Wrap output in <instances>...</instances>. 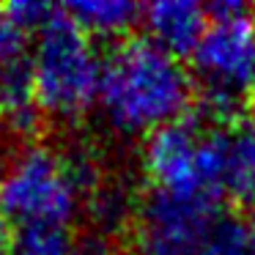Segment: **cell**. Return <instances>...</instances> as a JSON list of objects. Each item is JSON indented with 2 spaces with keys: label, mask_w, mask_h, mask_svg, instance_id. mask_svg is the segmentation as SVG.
Returning <instances> with one entry per match:
<instances>
[{
  "label": "cell",
  "mask_w": 255,
  "mask_h": 255,
  "mask_svg": "<svg viewBox=\"0 0 255 255\" xmlns=\"http://www.w3.org/2000/svg\"><path fill=\"white\" fill-rule=\"evenodd\" d=\"M195 94L192 72L181 58L143 36L118 41L105 58L96 105L116 134L148 137L189 118Z\"/></svg>",
  "instance_id": "1"
},
{
  "label": "cell",
  "mask_w": 255,
  "mask_h": 255,
  "mask_svg": "<svg viewBox=\"0 0 255 255\" xmlns=\"http://www.w3.org/2000/svg\"><path fill=\"white\" fill-rule=\"evenodd\" d=\"M211 22L192 52V80L211 124H236L255 94V11L244 3L209 6Z\"/></svg>",
  "instance_id": "2"
},
{
  "label": "cell",
  "mask_w": 255,
  "mask_h": 255,
  "mask_svg": "<svg viewBox=\"0 0 255 255\" xmlns=\"http://www.w3.org/2000/svg\"><path fill=\"white\" fill-rule=\"evenodd\" d=\"M28 66L39 107L52 121H83L99 99L105 58L99 55L94 39L85 36L63 8L36 33Z\"/></svg>",
  "instance_id": "3"
},
{
  "label": "cell",
  "mask_w": 255,
  "mask_h": 255,
  "mask_svg": "<svg viewBox=\"0 0 255 255\" xmlns=\"http://www.w3.org/2000/svg\"><path fill=\"white\" fill-rule=\"evenodd\" d=\"M85 189L69 154L50 143H28L8 159L0 211L19 228H72Z\"/></svg>",
  "instance_id": "4"
},
{
  "label": "cell",
  "mask_w": 255,
  "mask_h": 255,
  "mask_svg": "<svg viewBox=\"0 0 255 255\" xmlns=\"http://www.w3.org/2000/svg\"><path fill=\"white\" fill-rule=\"evenodd\" d=\"M220 220L214 198L151 189L137 206L134 247L137 255H200Z\"/></svg>",
  "instance_id": "5"
},
{
  "label": "cell",
  "mask_w": 255,
  "mask_h": 255,
  "mask_svg": "<svg viewBox=\"0 0 255 255\" xmlns=\"http://www.w3.org/2000/svg\"><path fill=\"white\" fill-rule=\"evenodd\" d=\"M140 165L151 181V189L176 195H206L220 200L209 184L206 127L189 118L148 134L140 151Z\"/></svg>",
  "instance_id": "6"
},
{
  "label": "cell",
  "mask_w": 255,
  "mask_h": 255,
  "mask_svg": "<svg viewBox=\"0 0 255 255\" xmlns=\"http://www.w3.org/2000/svg\"><path fill=\"white\" fill-rule=\"evenodd\" d=\"M206 167L220 200H255V129L239 121L206 127Z\"/></svg>",
  "instance_id": "7"
},
{
  "label": "cell",
  "mask_w": 255,
  "mask_h": 255,
  "mask_svg": "<svg viewBox=\"0 0 255 255\" xmlns=\"http://www.w3.org/2000/svg\"><path fill=\"white\" fill-rule=\"evenodd\" d=\"M140 22L145 28V39L156 47L176 58H192L203 33L209 30L211 14L209 6L195 0H156L143 6Z\"/></svg>",
  "instance_id": "8"
},
{
  "label": "cell",
  "mask_w": 255,
  "mask_h": 255,
  "mask_svg": "<svg viewBox=\"0 0 255 255\" xmlns=\"http://www.w3.org/2000/svg\"><path fill=\"white\" fill-rule=\"evenodd\" d=\"M137 206L140 200L134 198L129 181H124L118 176H107L105 181L96 184L85 195L83 211L88 217L91 228H94V236L107 242L110 236H118V233L129 231L134 225Z\"/></svg>",
  "instance_id": "9"
},
{
  "label": "cell",
  "mask_w": 255,
  "mask_h": 255,
  "mask_svg": "<svg viewBox=\"0 0 255 255\" xmlns=\"http://www.w3.org/2000/svg\"><path fill=\"white\" fill-rule=\"evenodd\" d=\"M63 11L85 36L107 41H124L143 17V8L132 0H77Z\"/></svg>",
  "instance_id": "10"
},
{
  "label": "cell",
  "mask_w": 255,
  "mask_h": 255,
  "mask_svg": "<svg viewBox=\"0 0 255 255\" xmlns=\"http://www.w3.org/2000/svg\"><path fill=\"white\" fill-rule=\"evenodd\" d=\"M0 96H3V127L17 137L36 134L44 113L36 99L28 61H17L0 72Z\"/></svg>",
  "instance_id": "11"
},
{
  "label": "cell",
  "mask_w": 255,
  "mask_h": 255,
  "mask_svg": "<svg viewBox=\"0 0 255 255\" xmlns=\"http://www.w3.org/2000/svg\"><path fill=\"white\" fill-rule=\"evenodd\" d=\"M11 255H107V242L94 233L80 236L72 228H19Z\"/></svg>",
  "instance_id": "12"
},
{
  "label": "cell",
  "mask_w": 255,
  "mask_h": 255,
  "mask_svg": "<svg viewBox=\"0 0 255 255\" xmlns=\"http://www.w3.org/2000/svg\"><path fill=\"white\" fill-rule=\"evenodd\" d=\"M200 255H255V233L250 222L222 217Z\"/></svg>",
  "instance_id": "13"
},
{
  "label": "cell",
  "mask_w": 255,
  "mask_h": 255,
  "mask_svg": "<svg viewBox=\"0 0 255 255\" xmlns=\"http://www.w3.org/2000/svg\"><path fill=\"white\" fill-rule=\"evenodd\" d=\"M8 14L14 17V22L25 30V33H39L41 28L55 19V14L61 8L50 6V3H36V0H19V3H8Z\"/></svg>",
  "instance_id": "14"
},
{
  "label": "cell",
  "mask_w": 255,
  "mask_h": 255,
  "mask_svg": "<svg viewBox=\"0 0 255 255\" xmlns=\"http://www.w3.org/2000/svg\"><path fill=\"white\" fill-rule=\"evenodd\" d=\"M25 30L14 22V17L8 14L6 6H0V72L11 63L22 61L25 52Z\"/></svg>",
  "instance_id": "15"
},
{
  "label": "cell",
  "mask_w": 255,
  "mask_h": 255,
  "mask_svg": "<svg viewBox=\"0 0 255 255\" xmlns=\"http://www.w3.org/2000/svg\"><path fill=\"white\" fill-rule=\"evenodd\" d=\"M11 244H14V231L8 217L0 211V255H11Z\"/></svg>",
  "instance_id": "16"
},
{
  "label": "cell",
  "mask_w": 255,
  "mask_h": 255,
  "mask_svg": "<svg viewBox=\"0 0 255 255\" xmlns=\"http://www.w3.org/2000/svg\"><path fill=\"white\" fill-rule=\"evenodd\" d=\"M6 165H8V162L3 159V154H0V184H3V176H6Z\"/></svg>",
  "instance_id": "17"
},
{
  "label": "cell",
  "mask_w": 255,
  "mask_h": 255,
  "mask_svg": "<svg viewBox=\"0 0 255 255\" xmlns=\"http://www.w3.org/2000/svg\"><path fill=\"white\" fill-rule=\"evenodd\" d=\"M250 228H253V233H255V206H253V217H250Z\"/></svg>",
  "instance_id": "18"
},
{
  "label": "cell",
  "mask_w": 255,
  "mask_h": 255,
  "mask_svg": "<svg viewBox=\"0 0 255 255\" xmlns=\"http://www.w3.org/2000/svg\"><path fill=\"white\" fill-rule=\"evenodd\" d=\"M0 129H3V96H0Z\"/></svg>",
  "instance_id": "19"
}]
</instances>
